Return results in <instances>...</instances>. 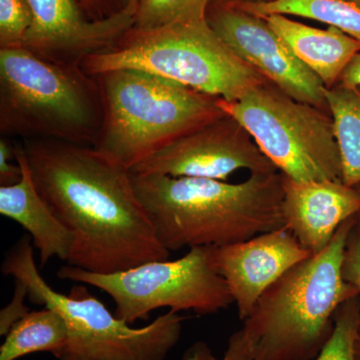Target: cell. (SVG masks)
Segmentation results:
<instances>
[{"label":"cell","mask_w":360,"mask_h":360,"mask_svg":"<svg viewBox=\"0 0 360 360\" xmlns=\"http://www.w3.org/2000/svg\"><path fill=\"white\" fill-rule=\"evenodd\" d=\"M139 0H120L122 4V9L125 8H137Z\"/></svg>","instance_id":"obj_30"},{"label":"cell","mask_w":360,"mask_h":360,"mask_svg":"<svg viewBox=\"0 0 360 360\" xmlns=\"http://www.w3.org/2000/svg\"><path fill=\"white\" fill-rule=\"evenodd\" d=\"M103 122L96 77L58 65L25 47L0 49V134L25 139L96 144Z\"/></svg>","instance_id":"obj_4"},{"label":"cell","mask_w":360,"mask_h":360,"mask_svg":"<svg viewBox=\"0 0 360 360\" xmlns=\"http://www.w3.org/2000/svg\"><path fill=\"white\" fill-rule=\"evenodd\" d=\"M340 84L349 87L360 86V52L352 59L343 71Z\"/></svg>","instance_id":"obj_28"},{"label":"cell","mask_w":360,"mask_h":360,"mask_svg":"<svg viewBox=\"0 0 360 360\" xmlns=\"http://www.w3.org/2000/svg\"><path fill=\"white\" fill-rule=\"evenodd\" d=\"M1 272L25 284L30 302L56 310L65 319L68 340L58 360H165L181 336L186 317L172 310L134 328L82 286L68 295L54 290L40 276L30 236H23L9 250Z\"/></svg>","instance_id":"obj_6"},{"label":"cell","mask_w":360,"mask_h":360,"mask_svg":"<svg viewBox=\"0 0 360 360\" xmlns=\"http://www.w3.org/2000/svg\"><path fill=\"white\" fill-rule=\"evenodd\" d=\"M326 105L333 120L340 149L341 180L348 186L360 184V86L335 84L326 89Z\"/></svg>","instance_id":"obj_17"},{"label":"cell","mask_w":360,"mask_h":360,"mask_svg":"<svg viewBox=\"0 0 360 360\" xmlns=\"http://www.w3.org/2000/svg\"><path fill=\"white\" fill-rule=\"evenodd\" d=\"M68 340V326L56 310L49 307L34 310L7 333L0 347V360H16L35 352H51L56 357Z\"/></svg>","instance_id":"obj_18"},{"label":"cell","mask_w":360,"mask_h":360,"mask_svg":"<svg viewBox=\"0 0 360 360\" xmlns=\"http://www.w3.org/2000/svg\"><path fill=\"white\" fill-rule=\"evenodd\" d=\"M345 1L352 2V4H356L360 7V0H345Z\"/></svg>","instance_id":"obj_32"},{"label":"cell","mask_w":360,"mask_h":360,"mask_svg":"<svg viewBox=\"0 0 360 360\" xmlns=\"http://www.w3.org/2000/svg\"><path fill=\"white\" fill-rule=\"evenodd\" d=\"M25 296H27V290L25 284L15 281L13 300L0 312V335H6L14 324L30 312L28 307L25 305Z\"/></svg>","instance_id":"obj_26"},{"label":"cell","mask_w":360,"mask_h":360,"mask_svg":"<svg viewBox=\"0 0 360 360\" xmlns=\"http://www.w3.org/2000/svg\"><path fill=\"white\" fill-rule=\"evenodd\" d=\"M32 21L27 0H0V49L23 47Z\"/></svg>","instance_id":"obj_22"},{"label":"cell","mask_w":360,"mask_h":360,"mask_svg":"<svg viewBox=\"0 0 360 360\" xmlns=\"http://www.w3.org/2000/svg\"><path fill=\"white\" fill-rule=\"evenodd\" d=\"M212 0H139L134 28L158 30L175 23L206 20Z\"/></svg>","instance_id":"obj_20"},{"label":"cell","mask_w":360,"mask_h":360,"mask_svg":"<svg viewBox=\"0 0 360 360\" xmlns=\"http://www.w3.org/2000/svg\"><path fill=\"white\" fill-rule=\"evenodd\" d=\"M262 18L326 89L340 82L343 71L360 52L359 41L333 26L319 30L290 20L283 14Z\"/></svg>","instance_id":"obj_16"},{"label":"cell","mask_w":360,"mask_h":360,"mask_svg":"<svg viewBox=\"0 0 360 360\" xmlns=\"http://www.w3.org/2000/svg\"><path fill=\"white\" fill-rule=\"evenodd\" d=\"M212 246L193 248L184 257L155 260L132 269L101 274L65 265L58 278L89 284L104 291L115 303L117 319L132 324L146 321L155 309L193 310L217 314L233 304L224 279L213 269Z\"/></svg>","instance_id":"obj_9"},{"label":"cell","mask_w":360,"mask_h":360,"mask_svg":"<svg viewBox=\"0 0 360 360\" xmlns=\"http://www.w3.org/2000/svg\"><path fill=\"white\" fill-rule=\"evenodd\" d=\"M281 210L284 227L314 255L360 212V191L342 181H300L283 174Z\"/></svg>","instance_id":"obj_14"},{"label":"cell","mask_w":360,"mask_h":360,"mask_svg":"<svg viewBox=\"0 0 360 360\" xmlns=\"http://www.w3.org/2000/svg\"><path fill=\"white\" fill-rule=\"evenodd\" d=\"M238 170L250 174L279 172L243 125L225 112L170 142L130 172L225 181Z\"/></svg>","instance_id":"obj_10"},{"label":"cell","mask_w":360,"mask_h":360,"mask_svg":"<svg viewBox=\"0 0 360 360\" xmlns=\"http://www.w3.org/2000/svg\"><path fill=\"white\" fill-rule=\"evenodd\" d=\"M354 217L341 224L323 250L296 264L260 296L243 328L255 360H314L321 352L338 309L359 295L341 274Z\"/></svg>","instance_id":"obj_3"},{"label":"cell","mask_w":360,"mask_h":360,"mask_svg":"<svg viewBox=\"0 0 360 360\" xmlns=\"http://www.w3.org/2000/svg\"><path fill=\"white\" fill-rule=\"evenodd\" d=\"M22 177V169L16 161L15 144L8 137L0 139V186H14Z\"/></svg>","instance_id":"obj_25"},{"label":"cell","mask_w":360,"mask_h":360,"mask_svg":"<svg viewBox=\"0 0 360 360\" xmlns=\"http://www.w3.org/2000/svg\"><path fill=\"white\" fill-rule=\"evenodd\" d=\"M238 6L259 18L283 14L321 21L360 42V7L345 0H272Z\"/></svg>","instance_id":"obj_19"},{"label":"cell","mask_w":360,"mask_h":360,"mask_svg":"<svg viewBox=\"0 0 360 360\" xmlns=\"http://www.w3.org/2000/svg\"><path fill=\"white\" fill-rule=\"evenodd\" d=\"M360 335V296L347 300L335 315V328L314 360H356L355 345Z\"/></svg>","instance_id":"obj_21"},{"label":"cell","mask_w":360,"mask_h":360,"mask_svg":"<svg viewBox=\"0 0 360 360\" xmlns=\"http://www.w3.org/2000/svg\"><path fill=\"white\" fill-rule=\"evenodd\" d=\"M33 21L25 41L34 56L58 63L80 65L91 56L110 51L134 27L135 8L103 20H91L82 0H27Z\"/></svg>","instance_id":"obj_12"},{"label":"cell","mask_w":360,"mask_h":360,"mask_svg":"<svg viewBox=\"0 0 360 360\" xmlns=\"http://www.w3.org/2000/svg\"><path fill=\"white\" fill-rule=\"evenodd\" d=\"M131 180L168 251L231 245L284 227L281 172L251 174L240 184L161 174H131Z\"/></svg>","instance_id":"obj_2"},{"label":"cell","mask_w":360,"mask_h":360,"mask_svg":"<svg viewBox=\"0 0 360 360\" xmlns=\"http://www.w3.org/2000/svg\"><path fill=\"white\" fill-rule=\"evenodd\" d=\"M355 359L360 360V335L355 345Z\"/></svg>","instance_id":"obj_31"},{"label":"cell","mask_w":360,"mask_h":360,"mask_svg":"<svg viewBox=\"0 0 360 360\" xmlns=\"http://www.w3.org/2000/svg\"><path fill=\"white\" fill-rule=\"evenodd\" d=\"M21 146L37 191L72 234L68 265L108 274L168 259L129 169L92 146L52 139Z\"/></svg>","instance_id":"obj_1"},{"label":"cell","mask_w":360,"mask_h":360,"mask_svg":"<svg viewBox=\"0 0 360 360\" xmlns=\"http://www.w3.org/2000/svg\"><path fill=\"white\" fill-rule=\"evenodd\" d=\"M14 144L22 177L14 186H0V213L20 224L30 233L39 252L40 267L54 257L66 262L72 246V234L42 200L33 184L21 143Z\"/></svg>","instance_id":"obj_15"},{"label":"cell","mask_w":360,"mask_h":360,"mask_svg":"<svg viewBox=\"0 0 360 360\" xmlns=\"http://www.w3.org/2000/svg\"><path fill=\"white\" fill-rule=\"evenodd\" d=\"M182 360H255L252 345L245 329L229 338L227 349L221 359H217L207 343L198 341L184 352Z\"/></svg>","instance_id":"obj_23"},{"label":"cell","mask_w":360,"mask_h":360,"mask_svg":"<svg viewBox=\"0 0 360 360\" xmlns=\"http://www.w3.org/2000/svg\"><path fill=\"white\" fill-rule=\"evenodd\" d=\"M103 122L94 148L132 169L182 135L224 115L219 97L137 70L96 75Z\"/></svg>","instance_id":"obj_5"},{"label":"cell","mask_w":360,"mask_h":360,"mask_svg":"<svg viewBox=\"0 0 360 360\" xmlns=\"http://www.w3.org/2000/svg\"><path fill=\"white\" fill-rule=\"evenodd\" d=\"M281 174L300 181H342L333 120L323 108L300 103L271 82L238 101L219 99Z\"/></svg>","instance_id":"obj_8"},{"label":"cell","mask_w":360,"mask_h":360,"mask_svg":"<svg viewBox=\"0 0 360 360\" xmlns=\"http://www.w3.org/2000/svg\"><path fill=\"white\" fill-rule=\"evenodd\" d=\"M309 257L285 227L240 243L212 246L210 251L213 269L224 279L243 321L272 284Z\"/></svg>","instance_id":"obj_13"},{"label":"cell","mask_w":360,"mask_h":360,"mask_svg":"<svg viewBox=\"0 0 360 360\" xmlns=\"http://www.w3.org/2000/svg\"><path fill=\"white\" fill-rule=\"evenodd\" d=\"M355 188L357 189V191H360V184H359V186H354Z\"/></svg>","instance_id":"obj_33"},{"label":"cell","mask_w":360,"mask_h":360,"mask_svg":"<svg viewBox=\"0 0 360 360\" xmlns=\"http://www.w3.org/2000/svg\"><path fill=\"white\" fill-rule=\"evenodd\" d=\"M269 1H272V0H212V2H214V4H236V6H238V4H260V2Z\"/></svg>","instance_id":"obj_29"},{"label":"cell","mask_w":360,"mask_h":360,"mask_svg":"<svg viewBox=\"0 0 360 360\" xmlns=\"http://www.w3.org/2000/svg\"><path fill=\"white\" fill-rule=\"evenodd\" d=\"M206 20L232 52L267 82L300 103L328 110L326 85L264 18L234 4L212 2Z\"/></svg>","instance_id":"obj_11"},{"label":"cell","mask_w":360,"mask_h":360,"mask_svg":"<svg viewBox=\"0 0 360 360\" xmlns=\"http://www.w3.org/2000/svg\"><path fill=\"white\" fill-rule=\"evenodd\" d=\"M341 274L347 283L359 291L360 296V212L354 215L347 236L341 262Z\"/></svg>","instance_id":"obj_24"},{"label":"cell","mask_w":360,"mask_h":360,"mask_svg":"<svg viewBox=\"0 0 360 360\" xmlns=\"http://www.w3.org/2000/svg\"><path fill=\"white\" fill-rule=\"evenodd\" d=\"M91 20H103L122 11L120 0H82Z\"/></svg>","instance_id":"obj_27"},{"label":"cell","mask_w":360,"mask_h":360,"mask_svg":"<svg viewBox=\"0 0 360 360\" xmlns=\"http://www.w3.org/2000/svg\"><path fill=\"white\" fill-rule=\"evenodd\" d=\"M82 68L94 77L117 70L146 71L229 103L267 82L232 52L207 20L130 28L112 49L89 56Z\"/></svg>","instance_id":"obj_7"}]
</instances>
